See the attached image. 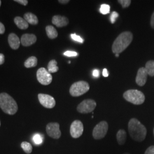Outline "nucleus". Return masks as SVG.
Wrapping results in <instances>:
<instances>
[{
  "label": "nucleus",
  "instance_id": "nucleus-31",
  "mask_svg": "<svg viewBox=\"0 0 154 154\" xmlns=\"http://www.w3.org/2000/svg\"><path fill=\"white\" fill-rule=\"evenodd\" d=\"M14 1L23 6H26L28 4V0H14Z\"/></svg>",
  "mask_w": 154,
  "mask_h": 154
},
{
  "label": "nucleus",
  "instance_id": "nucleus-13",
  "mask_svg": "<svg viewBox=\"0 0 154 154\" xmlns=\"http://www.w3.org/2000/svg\"><path fill=\"white\" fill-rule=\"evenodd\" d=\"M21 44L23 46H30L37 41V37L33 34H24L21 38Z\"/></svg>",
  "mask_w": 154,
  "mask_h": 154
},
{
  "label": "nucleus",
  "instance_id": "nucleus-3",
  "mask_svg": "<svg viewBox=\"0 0 154 154\" xmlns=\"http://www.w3.org/2000/svg\"><path fill=\"white\" fill-rule=\"evenodd\" d=\"M0 107L5 113L9 115H14L18 111L16 100L6 93L0 94Z\"/></svg>",
  "mask_w": 154,
  "mask_h": 154
},
{
  "label": "nucleus",
  "instance_id": "nucleus-15",
  "mask_svg": "<svg viewBox=\"0 0 154 154\" xmlns=\"http://www.w3.org/2000/svg\"><path fill=\"white\" fill-rule=\"evenodd\" d=\"M8 42L12 49L17 50L21 44V41L15 33H11L8 36Z\"/></svg>",
  "mask_w": 154,
  "mask_h": 154
},
{
  "label": "nucleus",
  "instance_id": "nucleus-36",
  "mask_svg": "<svg viewBox=\"0 0 154 154\" xmlns=\"http://www.w3.org/2000/svg\"><path fill=\"white\" fill-rule=\"evenodd\" d=\"M102 74H103V77H107L108 76H109V73H108V71H107V70L106 69H103Z\"/></svg>",
  "mask_w": 154,
  "mask_h": 154
},
{
  "label": "nucleus",
  "instance_id": "nucleus-27",
  "mask_svg": "<svg viewBox=\"0 0 154 154\" xmlns=\"http://www.w3.org/2000/svg\"><path fill=\"white\" fill-rule=\"evenodd\" d=\"M71 37H72V39L74 41L78 42H79V43L82 44V43H83V42H84L83 39L80 36L77 35L76 34H71Z\"/></svg>",
  "mask_w": 154,
  "mask_h": 154
},
{
  "label": "nucleus",
  "instance_id": "nucleus-2",
  "mask_svg": "<svg viewBox=\"0 0 154 154\" xmlns=\"http://www.w3.org/2000/svg\"><path fill=\"white\" fill-rule=\"evenodd\" d=\"M133 35L132 33L130 32H125L120 34L112 44V52L115 54L121 53L126 49L127 47L131 43Z\"/></svg>",
  "mask_w": 154,
  "mask_h": 154
},
{
  "label": "nucleus",
  "instance_id": "nucleus-28",
  "mask_svg": "<svg viewBox=\"0 0 154 154\" xmlns=\"http://www.w3.org/2000/svg\"><path fill=\"white\" fill-rule=\"evenodd\" d=\"M119 16V14L116 12V11H113L111 14V16H110V21L111 22V23H114L116 21V18Z\"/></svg>",
  "mask_w": 154,
  "mask_h": 154
},
{
  "label": "nucleus",
  "instance_id": "nucleus-24",
  "mask_svg": "<svg viewBox=\"0 0 154 154\" xmlns=\"http://www.w3.org/2000/svg\"><path fill=\"white\" fill-rule=\"evenodd\" d=\"M110 6L107 4H102L100 8V12L103 14H107L110 13Z\"/></svg>",
  "mask_w": 154,
  "mask_h": 154
},
{
  "label": "nucleus",
  "instance_id": "nucleus-18",
  "mask_svg": "<svg viewBox=\"0 0 154 154\" xmlns=\"http://www.w3.org/2000/svg\"><path fill=\"white\" fill-rule=\"evenodd\" d=\"M127 133L124 130H119L116 134V139L119 145L124 144L126 140Z\"/></svg>",
  "mask_w": 154,
  "mask_h": 154
},
{
  "label": "nucleus",
  "instance_id": "nucleus-21",
  "mask_svg": "<svg viewBox=\"0 0 154 154\" xmlns=\"http://www.w3.org/2000/svg\"><path fill=\"white\" fill-rule=\"evenodd\" d=\"M145 69L148 75L151 77L154 76V61H149L146 63Z\"/></svg>",
  "mask_w": 154,
  "mask_h": 154
},
{
  "label": "nucleus",
  "instance_id": "nucleus-10",
  "mask_svg": "<svg viewBox=\"0 0 154 154\" xmlns=\"http://www.w3.org/2000/svg\"><path fill=\"white\" fill-rule=\"evenodd\" d=\"M39 102L45 108L53 109L55 106L54 98L51 95L45 94H39L38 95Z\"/></svg>",
  "mask_w": 154,
  "mask_h": 154
},
{
  "label": "nucleus",
  "instance_id": "nucleus-35",
  "mask_svg": "<svg viewBox=\"0 0 154 154\" xmlns=\"http://www.w3.org/2000/svg\"><path fill=\"white\" fill-rule=\"evenodd\" d=\"M151 26L152 28L154 29V12L152 14L151 18Z\"/></svg>",
  "mask_w": 154,
  "mask_h": 154
},
{
  "label": "nucleus",
  "instance_id": "nucleus-40",
  "mask_svg": "<svg viewBox=\"0 0 154 154\" xmlns=\"http://www.w3.org/2000/svg\"><path fill=\"white\" fill-rule=\"evenodd\" d=\"M129 154V153H125V154Z\"/></svg>",
  "mask_w": 154,
  "mask_h": 154
},
{
  "label": "nucleus",
  "instance_id": "nucleus-5",
  "mask_svg": "<svg viewBox=\"0 0 154 154\" xmlns=\"http://www.w3.org/2000/svg\"><path fill=\"white\" fill-rule=\"evenodd\" d=\"M90 89L88 83L80 81L74 83L70 88V94L72 97H79L87 93Z\"/></svg>",
  "mask_w": 154,
  "mask_h": 154
},
{
  "label": "nucleus",
  "instance_id": "nucleus-26",
  "mask_svg": "<svg viewBox=\"0 0 154 154\" xmlns=\"http://www.w3.org/2000/svg\"><path fill=\"white\" fill-rule=\"evenodd\" d=\"M118 2L122 6L123 8H126L130 5L131 1L130 0H119Z\"/></svg>",
  "mask_w": 154,
  "mask_h": 154
},
{
  "label": "nucleus",
  "instance_id": "nucleus-12",
  "mask_svg": "<svg viewBox=\"0 0 154 154\" xmlns=\"http://www.w3.org/2000/svg\"><path fill=\"white\" fill-rule=\"evenodd\" d=\"M148 74L146 72L145 67H140L138 70L136 77V83L139 86H143L147 82Z\"/></svg>",
  "mask_w": 154,
  "mask_h": 154
},
{
  "label": "nucleus",
  "instance_id": "nucleus-16",
  "mask_svg": "<svg viewBox=\"0 0 154 154\" xmlns=\"http://www.w3.org/2000/svg\"><path fill=\"white\" fill-rule=\"evenodd\" d=\"M14 22L20 29L25 30L29 28V23L24 18L21 17H16L14 19Z\"/></svg>",
  "mask_w": 154,
  "mask_h": 154
},
{
  "label": "nucleus",
  "instance_id": "nucleus-22",
  "mask_svg": "<svg viewBox=\"0 0 154 154\" xmlns=\"http://www.w3.org/2000/svg\"><path fill=\"white\" fill-rule=\"evenodd\" d=\"M48 69L50 73H54L58 72L59 68L57 66V62L55 60H52L50 61L48 65Z\"/></svg>",
  "mask_w": 154,
  "mask_h": 154
},
{
  "label": "nucleus",
  "instance_id": "nucleus-17",
  "mask_svg": "<svg viewBox=\"0 0 154 154\" xmlns=\"http://www.w3.org/2000/svg\"><path fill=\"white\" fill-rule=\"evenodd\" d=\"M23 18L28 23H30L32 25H36L38 23V19L37 17L31 12L26 13L23 16Z\"/></svg>",
  "mask_w": 154,
  "mask_h": 154
},
{
  "label": "nucleus",
  "instance_id": "nucleus-19",
  "mask_svg": "<svg viewBox=\"0 0 154 154\" xmlns=\"http://www.w3.org/2000/svg\"><path fill=\"white\" fill-rule=\"evenodd\" d=\"M46 32L50 39H54L58 37V32L54 27L48 25L46 27Z\"/></svg>",
  "mask_w": 154,
  "mask_h": 154
},
{
  "label": "nucleus",
  "instance_id": "nucleus-34",
  "mask_svg": "<svg viewBox=\"0 0 154 154\" xmlns=\"http://www.w3.org/2000/svg\"><path fill=\"white\" fill-rule=\"evenodd\" d=\"M93 75L94 77L95 78H98L99 77V71L98 70H94L93 72Z\"/></svg>",
  "mask_w": 154,
  "mask_h": 154
},
{
  "label": "nucleus",
  "instance_id": "nucleus-9",
  "mask_svg": "<svg viewBox=\"0 0 154 154\" xmlns=\"http://www.w3.org/2000/svg\"><path fill=\"white\" fill-rule=\"evenodd\" d=\"M46 132L50 137L58 139L61 137V132L60 130V125L58 123H49L47 125Z\"/></svg>",
  "mask_w": 154,
  "mask_h": 154
},
{
  "label": "nucleus",
  "instance_id": "nucleus-1",
  "mask_svg": "<svg viewBox=\"0 0 154 154\" xmlns=\"http://www.w3.org/2000/svg\"><path fill=\"white\" fill-rule=\"evenodd\" d=\"M128 132L133 140L137 142L143 141L147 135V129L136 118H132L128 124Z\"/></svg>",
  "mask_w": 154,
  "mask_h": 154
},
{
  "label": "nucleus",
  "instance_id": "nucleus-37",
  "mask_svg": "<svg viewBox=\"0 0 154 154\" xmlns=\"http://www.w3.org/2000/svg\"><path fill=\"white\" fill-rule=\"evenodd\" d=\"M69 2H70L69 0H59L58 1V2H60L61 4H66Z\"/></svg>",
  "mask_w": 154,
  "mask_h": 154
},
{
  "label": "nucleus",
  "instance_id": "nucleus-8",
  "mask_svg": "<svg viewBox=\"0 0 154 154\" xmlns=\"http://www.w3.org/2000/svg\"><path fill=\"white\" fill-rule=\"evenodd\" d=\"M37 78L39 82L42 85H49L53 79L51 74L44 67H41L37 70Z\"/></svg>",
  "mask_w": 154,
  "mask_h": 154
},
{
  "label": "nucleus",
  "instance_id": "nucleus-38",
  "mask_svg": "<svg viewBox=\"0 0 154 154\" xmlns=\"http://www.w3.org/2000/svg\"><path fill=\"white\" fill-rule=\"evenodd\" d=\"M116 57H119V54H116Z\"/></svg>",
  "mask_w": 154,
  "mask_h": 154
},
{
  "label": "nucleus",
  "instance_id": "nucleus-6",
  "mask_svg": "<svg viewBox=\"0 0 154 154\" xmlns=\"http://www.w3.org/2000/svg\"><path fill=\"white\" fill-rule=\"evenodd\" d=\"M109 128V125L107 122L102 121L99 122L94 128L93 131V138L96 140L101 139L104 138Z\"/></svg>",
  "mask_w": 154,
  "mask_h": 154
},
{
  "label": "nucleus",
  "instance_id": "nucleus-23",
  "mask_svg": "<svg viewBox=\"0 0 154 154\" xmlns=\"http://www.w3.org/2000/svg\"><path fill=\"white\" fill-rule=\"evenodd\" d=\"M21 147L23 149V150L25 151V152L28 154H30L33 150L32 144L27 142H23L21 143Z\"/></svg>",
  "mask_w": 154,
  "mask_h": 154
},
{
  "label": "nucleus",
  "instance_id": "nucleus-33",
  "mask_svg": "<svg viewBox=\"0 0 154 154\" xmlns=\"http://www.w3.org/2000/svg\"><path fill=\"white\" fill-rule=\"evenodd\" d=\"M5 62V56L2 54V53H0V65L4 64Z\"/></svg>",
  "mask_w": 154,
  "mask_h": 154
},
{
  "label": "nucleus",
  "instance_id": "nucleus-30",
  "mask_svg": "<svg viewBox=\"0 0 154 154\" xmlns=\"http://www.w3.org/2000/svg\"><path fill=\"white\" fill-rule=\"evenodd\" d=\"M144 154H154V146L149 147L145 151Z\"/></svg>",
  "mask_w": 154,
  "mask_h": 154
},
{
  "label": "nucleus",
  "instance_id": "nucleus-14",
  "mask_svg": "<svg viewBox=\"0 0 154 154\" xmlns=\"http://www.w3.org/2000/svg\"><path fill=\"white\" fill-rule=\"evenodd\" d=\"M69 19L65 16L55 15L52 18V23L58 28L66 26L69 24Z\"/></svg>",
  "mask_w": 154,
  "mask_h": 154
},
{
  "label": "nucleus",
  "instance_id": "nucleus-29",
  "mask_svg": "<svg viewBox=\"0 0 154 154\" xmlns=\"http://www.w3.org/2000/svg\"><path fill=\"white\" fill-rule=\"evenodd\" d=\"M65 56L67 57H76L77 55H78V54L75 51H67L66 52L64 53L63 54Z\"/></svg>",
  "mask_w": 154,
  "mask_h": 154
},
{
  "label": "nucleus",
  "instance_id": "nucleus-25",
  "mask_svg": "<svg viewBox=\"0 0 154 154\" xmlns=\"http://www.w3.org/2000/svg\"><path fill=\"white\" fill-rule=\"evenodd\" d=\"M33 140L34 142L36 144H40L42 142V138L39 134H35L33 137Z\"/></svg>",
  "mask_w": 154,
  "mask_h": 154
},
{
  "label": "nucleus",
  "instance_id": "nucleus-41",
  "mask_svg": "<svg viewBox=\"0 0 154 154\" xmlns=\"http://www.w3.org/2000/svg\"><path fill=\"white\" fill-rule=\"evenodd\" d=\"M0 126H1V122H0Z\"/></svg>",
  "mask_w": 154,
  "mask_h": 154
},
{
  "label": "nucleus",
  "instance_id": "nucleus-7",
  "mask_svg": "<svg viewBox=\"0 0 154 154\" xmlns=\"http://www.w3.org/2000/svg\"><path fill=\"white\" fill-rule=\"evenodd\" d=\"M97 103L93 99H85L77 106V111L82 114H87L93 111Z\"/></svg>",
  "mask_w": 154,
  "mask_h": 154
},
{
  "label": "nucleus",
  "instance_id": "nucleus-42",
  "mask_svg": "<svg viewBox=\"0 0 154 154\" xmlns=\"http://www.w3.org/2000/svg\"></svg>",
  "mask_w": 154,
  "mask_h": 154
},
{
  "label": "nucleus",
  "instance_id": "nucleus-11",
  "mask_svg": "<svg viewBox=\"0 0 154 154\" xmlns=\"http://www.w3.org/2000/svg\"><path fill=\"white\" fill-rule=\"evenodd\" d=\"M70 132L72 138H79L83 132V125L82 122L79 120L73 122L70 126Z\"/></svg>",
  "mask_w": 154,
  "mask_h": 154
},
{
  "label": "nucleus",
  "instance_id": "nucleus-4",
  "mask_svg": "<svg viewBox=\"0 0 154 154\" xmlns=\"http://www.w3.org/2000/svg\"><path fill=\"white\" fill-rule=\"evenodd\" d=\"M123 97L127 101L134 105H142L145 100L144 94L138 90H127L123 94Z\"/></svg>",
  "mask_w": 154,
  "mask_h": 154
},
{
  "label": "nucleus",
  "instance_id": "nucleus-39",
  "mask_svg": "<svg viewBox=\"0 0 154 154\" xmlns=\"http://www.w3.org/2000/svg\"><path fill=\"white\" fill-rule=\"evenodd\" d=\"M1 1L0 0V6H1Z\"/></svg>",
  "mask_w": 154,
  "mask_h": 154
},
{
  "label": "nucleus",
  "instance_id": "nucleus-20",
  "mask_svg": "<svg viewBox=\"0 0 154 154\" xmlns=\"http://www.w3.org/2000/svg\"><path fill=\"white\" fill-rule=\"evenodd\" d=\"M37 62H38L37 58L34 56H32L29 57L25 61L24 63V66L26 68H32L37 66Z\"/></svg>",
  "mask_w": 154,
  "mask_h": 154
},
{
  "label": "nucleus",
  "instance_id": "nucleus-32",
  "mask_svg": "<svg viewBox=\"0 0 154 154\" xmlns=\"http://www.w3.org/2000/svg\"><path fill=\"white\" fill-rule=\"evenodd\" d=\"M5 32V28L4 25L0 22V34H3Z\"/></svg>",
  "mask_w": 154,
  "mask_h": 154
}]
</instances>
